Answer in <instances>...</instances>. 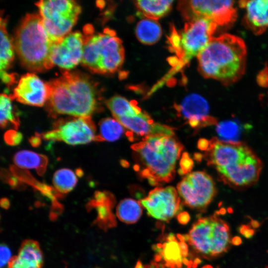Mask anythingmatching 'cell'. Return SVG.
<instances>
[{
	"label": "cell",
	"instance_id": "obj_25",
	"mask_svg": "<svg viewBox=\"0 0 268 268\" xmlns=\"http://www.w3.org/2000/svg\"><path fill=\"white\" fill-rule=\"evenodd\" d=\"M99 134L95 141H114L119 139L125 132L123 126L115 119L106 118L99 123Z\"/></svg>",
	"mask_w": 268,
	"mask_h": 268
},
{
	"label": "cell",
	"instance_id": "obj_12",
	"mask_svg": "<svg viewBox=\"0 0 268 268\" xmlns=\"http://www.w3.org/2000/svg\"><path fill=\"white\" fill-rule=\"evenodd\" d=\"M173 187H156L140 203L152 218L163 221L172 218L180 208L181 200Z\"/></svg>",
	"mask_w": 268,
	"mask_h": 268
},
{
	"label": "cell",
	"instance_id": "obj_35",
	"mask_svg": "<svg viewBox=\"0 0 268 268\" xmlns=\"http://www.w3.org/2000/svg\"><path fill=\"white\" fill-rule=\"evenodd\" d=\"M0 77L4 83L8 85L15 82L14 76L12 74H9L5 70H0Z\"/></svg>",
	"mask_w": 268,
	"mask_h": 268
},
{
	"label": "cell",
	"instance_id": "obj_22",
	"mask_svg": "<svg viewBox=\"0 0 268 268\" xmlns=\"http://www.w3.org/2000/svg\"><path fill=\"white\" fill-rule=\"evenodd\" d=\"M135 32L138 40L147 45L155 43L162 35L161 27L158 22L148 18L142 19L137 23Z\"/></svg>",
	"mask_w": 268,
	"mask_h": 268
},
{
	"label": "cell",
	"instance_id": "obj_28",
	"mask_svg": "<svg viewBox=\"0 0 268 268\" xmlns=\"http://www.w3.org/2000/svg\"><path fill=\"white\" fill-rule=\"evenodd\" d=\"M52 181L56 191L61 194H66L75 186L77 174L69 169L62 168L54 173Z\"/></svg>",
	"mask_w": 268,
	"mask_h": 268
},
{
	"label": "cell",
	"instance_id": "obj_4",
	"mask_svg": "<svg viewBox=\"0 0 268 268\" xmlns=\"http://www.w3.org/2000/svg\"><path fill=\"white\" fill-rule=\"evenodd\" d=\"M53 42L42 24L39 14L27 13L15 34L14 50L21 64L28 70L41 72L53 67L51 59Z\"/></svg>",
	"mask_w": 268,
	"mask_h": 268
},
{
	"label": "cell",
	"instance_id": "obj_14",
	"mask_svg": "<svg viewBox=\"0 0 268 268\" xmlns=\"http://www.w3.org/2000/svg\"><path fill=\"white\" fill-rule=\"evenodd\" d=\"M85 43L80 32L69 33L60 41L53 43L51 59L53 65L69 70L81 62Z\"/></svg>",
	"mask_w": 268,
	"mask_h": 268
},
{
	"label": "cell",
	"instance_id": "obj_11",
	"mask_svg": "<svg viewBox=\"0 0 268 268\" xmlns=\"http://www.w3.org/2000/svg\"><path fill=\"white\" fill-rule=\"evenodd\" d=\"M177 189L186 204L199 210L205 208L216 194L212 178L203 171L187 174L178 184Z\"/></svg>",
	"mask_w": 268,
	"mask_h": 268
},
{
	"label": "cell",
	"instance_id": "obj_26",
	"mask_svg": "<svg viewBox=\"0 0 268 268\" xmlns=\"http://www.w3.org/2000/svg\"><path fill=\"white\" fill-rule=\"evenodd\" d=\"M118 218L122 222L131 224L137 222L142 214L140 203L132 199H125L118 204L116 209Z\"/></svg>",
	"mask_w": 268,
	"mask_h": 268
},
{
	"label": "cell",
	"instance_id": "obj_33",
	"mask_svg": "<svg viewBox=\"0 0 268 268\" xmlns=\"http://www.w3.org/2000/svg\"><path fill=\"white\" fill-rule=\"evenodd\" d=\"M0 268L4 267L8 264L11 259V252L9 248L5 245H1L0 249Z\"/></svg>",
	"mask_w": 268,
	"mask_h": 268
},
{
	"label": "cell",
	"instance_id": "obj_18",
	"mask_svg": "<svg viewBox=\"0 0 268 268\" xmlns=\"http://www.w3.org/2000/svg\"><path fill=\"white\" fill-rule=\"evenodd\" d=\"M115 119V118H114ZM133 134L145 136L151 135L174 136V129L169 126L155 123L145 112L130 116L115 119Z\"/></svg>",
	"mask_w": 268,
	"mask_h": 268
},
{
	"label": "cell",
	"instance_id": "obj_1",
	"mask_svg": "<svg viewBox=\"0 0 268 268\" xmlns=\"http://www.w3.org/2000/svg\"><path fill=\"white\" fill-rule=\"evenodd\" d=\"M246 57V47L243 39L224 34L213 37L198 56L199 70L205 78L231 84L243 75Z\"/></svg>",
	"mask_w": 268,
	"mask_h": 268
},
{
	"label": "cell",
	"instance_id": "obj_31",
	"mask_svg": "<svg viewBox=\"0 0 268 268\" xmlns=\"http://www.w3.org/2000/svg\"><path fill=\"white\" fill-rule=\"evenodd\" d=\"M180 169L179 173L181 175H185L190 173L194 166V162L190 157L187 152H184L182 154V158L180 162Z\"/></svg>",
	"mask_w": 268,
	"mask_h": 268
},
{
	"label": "cell",
	"instance_id": "obj_19",
	"mask_svg": "<svg viewBox=\"0 0 268 268\" xmlns=\"http://www.w3.org/2000/svg\"><path fill=\"white\" fill-rule=\"evenodd\" d=\"M240 7L245 11L246 25L255 34L268 29V0H241Z\"/></svg>",
	"mask_w": 268,
	"mask_h": 268
},
{
	"label": "cell",
	"instance_id": "obj_2",
	"mask_svg": "<svg viewBox=\"0 0 268 268\" xmlns=\"http://www.w3.org/2000/svg\"><path fill=\"white\" fill-rule=\"evenodd\" d=\"M139 176L153 186L170 182L184 147L174 136L151 135L131 146Z\"/></svg>",
	"mask_w": 268,
	"mask_h": 268
},
{
	"label": "cell",
	"instance_id": "obj_24",
	"mask_svg": "<svg viewBox=\"0 0 268 268\" xmlns=\"http://www.w3.org/2000/svg\"><path fill=\"white\" fill-rule=\"evenodd\" d=\"M106 104L115 119L140 113L142 111L135 101H129L121 96H115L107 101Z\"/></svg>",
	"mask_w": 268,
	"mask_h": 268
},
{
	"label": "cell",
	"instance_id": "obj_3",
	"mask_svg": "<svg viewBox=\"0 0 268 268\" xmlns=\"http://www.w3.org/2000/svg\"><path fill=\"white\" fill-rule=\"evenodd\" d=\"M47 83L50 93L47 107L52 116L91 117L95 111L97 104L95 89L86 76L65 70Z\"/></svg>",
	"mask_w": 268,
	"mask_h": 268
},
{
	"label": "cell",
	"instance_id": "obj_37",
	"mask_svg": "<svg viewBox=\"0 0 268 268\" xmlns=\"http://www.w3.org/2000/svg\"><path fill=\"white\" fill-rule=\"evenodd\" d=\"M242 240L239 236H235L231 238V243L235 246H239L242 244Z\"/></svg>",
	"mask_w": 268,
	"mask_h": 268
},
{
	"label": "cell",
	"instance_id": "obj_17",
	"mask_svg": "<svg viewBox=\"0 0 268 268\" xmlns=\"http://www.w3.org/2000/svg\"><path fill=\"white\" fill-rule=\"evenodd\" d=\"M175 108L193 128L199 129L214 124L216 119L208 115L209 106L206 100L200 95L191 94L186 96Z\"/></svg>",
	"mask_w": 268,
	"mask_h": 268
},
{
	"label": "cell",
	"instance_id": "obj_30",
	"mask_svg": "<svg viewBox=\"0 0 268 268\" xmlns=\"http://www.w3.org/2000/svg\"><path fill=\"white\" fill-rule=\"evenodd\" d=\"M11 95L1 94L0 97V123L1 128H5L8 125H12L15 129L19 126V119L16 116L11 102Z\"/></svg>",
	"mask_w": 268,
	"mask_h": 268
},
{
	"label": "cell",
	"instance_id": "obj_36",
	"mask_svg": "<svg viewBox=\"0 0 268 268\" xmlns=\"http://www.w3.org/2000/svg\"><path fill=\"white\" fill-rule=\"evenodd\" d=\"M198 148L203 151H207L210 147V140L204 138H201L198 143Z\"/></svg>",
	"mask_w": 268,
	"mask_h": 268
},
{
	"label": "cell",
	"instance_id": "obj_8",
	"mask_svg": "<svg viewBox=\"0 0 268 268\" xmlns=\"http://www.w3.org/2000/svg\"><path fill=\"white\" fill-rule=\"evenodd\" d=\"M42 24L52 41H60L70 32L81 11L72 0H42L36 3Z\"/></svg>",
	"mask_w": 268,
	"mask_h": 268
},
{
	"label": "cell",
	"instance_id": "obj_10",
	"mask_svg": "<svg viewBox=\"0 0 268 268\" xmlns=\"http://www.w3.org/2000/svg\"><path fill=\"white\" fill-rule=\"evenodd\" d=\"M178 8L188 21L206 18L218 26L231 24L237 16L234 1L232 0H182L179 2Z\"/></svg>",
	"mask_w": 268,
	"mask_h": 268
},
{
	"label": "cell",
	"instance_id": "obj_9",
	"mask_svg": "<svg viewBox=\"0 0 268 268\" xmlns=\"http://www.w3.org/2000/svg\"><path fill=\"white\" fill-rule=\"evenodd\" d=\"M96 131L91 117H73L57 120L51 131L40 135L46 140L78 145L95 141Z\"/></svg>",
	"mask_w": 268,
	"mask_h": 268
},
{
	"label": "cell",
	"instance_id": "obj_16",
	"mask_svg": "<svg viewBox=\"0 0 268 268\" xmlns=\"http://www.w3.org/2000/svg\"><path fill=\"white\" fill-rule=\"evenodd\" d=\"M50 93L47 82L35 73L28 72L21 76L11 97L21 103L41 107L48 101Z\"/></svg>",
	"mask_w": 268,
	"mask_h": 268
},
{
	"label": "cell",
	"instance_id": "obj_23",
	"mask_svg": "<svg viewBox=\"0 0 268 268\" xmlns=\"http://www.w3.org/2000/svg\"><path fill=\"white\" fill-rule=\"evenodd\" d=\"M173 2V0H142L135 1V4L146 18L156 20L170 11Z\"/></svg>",
	"mask_w": 268,
	"mask_h": 268
},
{
	"label": "cell",
	"instance_id": "obj_27",
	"mask_svg": "<svg viewBox=\"0 0 268 268\" xmlns=\"http://www.w3.org/2000/svg\"><path fill=\"white\" fill-rule=\"evenodd\" d=\"M5 20L0 19V69L5 70L12 62L14 54L13 42L6 30Z\"/></svg>",
	"mask_w": 268,
	"mask_h": 268
},
{
	"label": "cell",
	"instance_id": "obj_5",
	"mask_svg": "<svg viewBox=\"0 0 268 268\" xmlns=\"http://www.w3.org/2000/svg\"><path fill=\"white\" fill-rule=\"evenodd\" d=\"M84 32L85 43L81 63L94 73H113L121 67L124 60L122 41L108 28L93 34L88 25Z\"/></svg>",
	"mask_w": 268,
	"mask_h": 268
},
{
	"label": "cell",
	"instance_id": "obj_41",
	"mask_svg": "<svg viewBox=\"0 0 268 268\" xmlns=\"http://www.w3.org/2000/svg\"><path fill=\"white\" fill-rule=\"evenodd\" d=\"M219 213L221 214H224L226 213V209L224 208H222L219 210Z\"/></svg>",
	"mask_w": 268,
	"mask_h": 268
},
{
	"label": "cell",
	"instance_id": "obj_34",
	"mask_svg": "<svg viewBox=\"0 0 268 268\" xmlns=\"http://www.w3.org/2000/svg\"><path fill=\"white\" fill-rule=\"evenodd\" d=\"M239 232L245 238H251L255 234V230L249 224H242L238 227Z\"/></svg>",
	"mask_w": 268,
	"mask_h": 268
},
{
	"label": "cell",
	"instance_id": "obj_39",
	"mask_svg": "<svg viewBox=\"0 0 268 268\" xmlns=\"http://www.w3.org/2000/svg\"><path fill=\"white\" fill-rule=\"evenodd\" d=\"M250 225L253 229L258 228L261 226V223L259 222L258 220L253 219L251 218Z\"/></svg>",
	"mask_w": 268,
	"mask_h": 268
},
{
	"label": "cell",
	"instance_id": "obj_29",
	"mask_svg": "<svg viewBox=\"0 0 268 268\" xmlns=\"http://www.w3.org/2000/svg\"><path fill=\"white\" fill-rule=\"evenodd\" d=\"M216 131L220 141L230 142H239L238 139L242 132V127L235 120L222 121L217 124Z\"/></svg>",
	"mask_w": 268,
	"mask_h": 268
},
{
	"label": "cell",
	"instance_id": "obj_21",
	"mask_svg": "<svg viewBox=\"0 0 268 268\" xmlns=\"http://www.w3.org/2000/svg\"><path fill=\"white\" fill-rule=\"evenodd\" d=\"M13 161L19 167L36 169L39 175L44 173L48 164L46 156L25 150L17 152L13 156Z\"/></svg>",
	"mask_w": 268,
	"mask_h": 268
},
{
	"label": "cell",
	"instance_id": "obj_20",
	"mask_svg": "<svg viewBox=\"0 0 268 268\" xmlns=\"http://www.w3.org/2000/svg\"><path fill=\"white\" fill-rule=\"evenodd\" d=\"M42 252L37 242L26 240L21 244L17 256L11 258L8 268H41Z\"/></svg>",
	"mask_w": 268,
	"mask_h": 268
},
{
	"label": "cell",
	"instance_id": "obj_7",
	"mask_svg": "<svg viewBox=\"0 0 268 268\" xmlns=\"http://www.w3.org/2000/svg\"><path fill=\"white\" fill-rule=\"evenodd\" d=\"M217 26L213 21L200 17L188 21L180 32L173 29L169 41L182 65L198 57L214 37Z\"/></svg>",
	"mask_w": 268,
	"mask_h": 268
},
{
	"label": "cell",
	"instance_id": "obj_15",
	"mask_svg": "<svg viewBox=\"0 0 268 268\" xmlns=\"http://www.w3.org/2000/svg\"><path fill=\"white\" fill-rule=\"evenodd\" d=\"M253 152L243 143L226 142L213 138L210 139V147L205 154V158L208 164L217 169L235 164Z\"/></svg>",
	"mask_w": 268,
	"mask_h": 268
},
{
	"label": "cell",
	"instance_id": "obj_13",
	"mask_svg": "<svg viewBox=\"0 0 268 268\" xmlns=\"http://www.w3.org/2000/svg\"><path fill=\"white\" fill-rule=\"evenodd\" d=\"M262 163L254 152L239 162L216 169L222 181L236 188L249 187L257 182Z\"/></svg>",
	"mask_w": 268,
	"mask_h": 268
},
{
	"label": "cell",
	"instance_id": "obj_6",
	"mask_svg": "<svg viewBox=\"0 0 268 268\" xmlns=\"http://www.w3.org/2000/svg\"><path fill=\"white\" fill-rule=\"evenodd\" d=\"M217 214L199 219L188 234V240L193 248L208 258L226 253L231 244L229 226Z\"/></svg>",
	"mask_w": 268,
	"mask_h": 268
},
{
	"label": "cell",
	"instance_id": "obj_42",
	"mask_svg": "<svg viewBox=\"0 0 268 268\" xmlns=\"http://www.w3.org/2000/svg\"><path fill=\"white\" fill-rule=\"evenodd\" d=\"M205 268H212L211 266H209L206 267Z\"/></svg>",
	"mask_w": 268,
	"mask_h": 268
},
{
	"label": "cell",
	"instance_id": "obj_40",
	"mask_svg": "<svg viewBox=\"0 0 268 268\" xmlns=\"http://www.w3.org/2000/svg\"><path fill=\"white\" fill-rule=\"evenodd\" d=\"M9 201L7 199H2L0 201L1 207L5 209H7L9 206Z\"/></svg>",
	"mask_w": 268,
	"mask_h": 268
},
{
	"label": "cell",
	"instance_id": "obj_32",
	"mask_svg": "<svg viewBox=\"0 0 268 268\" xmlns=\"http://www.w3.org/2000/svg\"><path fill=\"white\" fill-rule=\"evenodd\" d=\"M4 140L5 142L11 145H17L22 139V134L14 130H10L4 134Z\"/></svg>",
	"mask_w": 268,
	"mask_h": 268
},
{
	"label": "cell",
	"instance_id": "obj_38",
	"mask_svg": "<svg viewBox=\"0 0 268 268\" xmlns=\"http://www.w3.org/2000/svg\"><path fill=\"white\" fill-rule=\"evenodd\" d=\"M40 135H37L35 136H32L30 139V143L33 146H37L40 143Z\"/></svg>",
	"mask_w": 268,
	"mask_h": 268
}]
</instances>
